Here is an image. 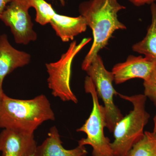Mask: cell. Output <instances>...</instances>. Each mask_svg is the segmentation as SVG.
Masks as SVG:
<instances>
[{
	"instance_id": "cell-1",
	"label": "cell",
	"mask_w": 156,
	"mask_h": 156,
	"mask_svg": "<svg viewBox=\"0 0 156 156\" xmlns=\"http://www.w3.org/2000/svg\"><path fill=\"white\" fill-rule=\"evenodd\" d=\"M126 9L118 0H88L80 4V15L92 30L93 38L92 46L82 63L83 70L86 71L99 51L108 44L115 31L126 29V26L118 19V13Z\"/></svg>"
},
{
	"instance_id": "cell-2",
	"label": "cell",
	"mask_w": 156,
	"mask_h": 156,
	"mask_svg": "<svg viewBox=\"0 0 156 156\" xmlns=\"http://www.w3.org/2000/svg\"><path fill=\"white\" fill-rule=\"evenodd\" d=\"M55 119L51 104L44 95L25 100L5 94L0 103V128L34 133L45 122Z\"/></svg>"
},
{
	"instance_id": "cell-3",
	"label": "cell",
	"mask_w": 156,
	"mask_h": 156,
	"mask_svg": "<svg viewBox=\"0 0 156 156\" xmlns=\"http://www.w3.org/2000/svg\"><path fill=\"white\" fill-rule=\"evenodd\" d=\"M123 99L133 104V109L116 124L114 140L111 147L114 156H126L133 146L144 135V129L150 115L146 110V96L144 94L127 96L119 93Z\"/></svg>"
},
{
	"instance_id": "cell-4",
	"label": "cell",
	"mask_w": 156,
	"mask_h": 156,
	"mask_svg": "<svg viewBox=\"0 0 156 156\" xmlns=\"http://www.w3.org/2000/svg\"><path fill=\"white\" fill-rule=\"evenodd\" d=\"M85 92L92 96L93 106L91 114L86 122L77 132H84L86 138L78 141V145H89L92 147V156H114L110 140L105 136L104 128H106V114L104 106L100 105L95 86L88 76L84 82Z\"/></svg>"
},
{
	"instance_id": "cell-5",
	"label": "cell",
	"mask_w": 156,
	"mask_h": 156,
	"mask_svg": "<svg viewBox=\"0 0 156 156\" xmlns=\"http://www.w3.org/2000/svg\"><path fill=\"white\" fill-rule=\"evenodd\" d=\"M91 41V38H85L78 44L76 41H73L59 60L46 63L48 87L54 97H58L63 101L77 103V98L70 86L73 62L77 54Z\"/></svg>"
},
{
	"instance_id": "cell-6",
	"label": "cell",
	"mask_w": 156,
	"mask_h": 156,
	"mask_svg": "<svg viewBox=\"0 0 156 156\" xmlns=\"http://www.w3.org/2000/svg\"><path fill=\"white\" fill-rule=\"evenodd\" d=\"M86 72L95 86L98 96L103 101L106 114V128L112 133L116 124L124 117L114 102V96L118 95L119 93L113 86V75L105 68L102 58L98 54Z\"/></svg>"
},
{
	"instance_id": "cell-7",
	"label": "cell",
	"mask_w": 156,
	"mask_h": 156,
	"mask_svg": "<svg viewBox=\"0 0 156 156\" xmlns=\"http://www.w3.org/2000/svg\"><path fill=\"white\" fill-rule=\"evenodd\" d=\"M30 0H12L6 7L1 19L11 29L16 43L27 45L37 38L29 10Z\"/></svg>"
},
{
	"instance_id": "cell-8",
	"label": "cell",
	"mask_w": 156,
	"mask_h": 156,
	"mask_svg": "<svg viewBox=\"0 0 156 156\" xmlns=\"http://www.w3.org/2000/svg\"><path fill=\"white\" fill-rule=\"evenodd\" d=\"M37 146L34 133L3 129L0 133L2 156L34 155Z\"/></svg>"
},
{
	"instance_id": "cell-9",
	"label": "cell",
	"mask_w": 156,
	"mask_h": 156,
	"mask_svg": "<svg viewBox=\"0 0 156 156\" xmlns=\"http://www.w3.org/2000/svg\"><path fill=\"white\" fill-rule=\"evenodd\" d=\"M156 65L145 57L130 55L126 61L117 63L113 67L112 72L114 81L116 84H120L134 78L146 80Z\"/></svg>"
},
{
	"instance_id": "cell-10",
	"label": "cell",
	"mask_w": 156,
	"mask_h": 156,
	"mask_svg": "<svg viewBox=\"0 0 156 156\" xmlns=\"http://www.w3.org/2000/svg\"><path fill=\"white\" fill-rule=\"evenodd\" d=\"M30 54L20 51L10 44L5 34L0 36V81L13 71L27 65L30 62Z\"/></svg>"
},
{
	"instance_id": "cell-11",
	"label": "cell",
	"mask_w": 156,
	"mask_h": 156,
	"mask_svg": "<svg viewBox=\"0 0 156 156\" xmlns=\"http://www.w3.org/2000/svg\"><path fill=\"white\" fill-rule=\"evenodd\" d=\"M87 154L85 146L78 145L71 150L64 148L58 129L53 126L50 128L48 137L37 146L34 156H86Z\"/></svg>"
},
{
	"instance_id": "cell-12",
	"label": "cell",
	"mask_w": 156,
	"mask_h": 156,
	"mask_svg": "<svg viewBox=\"0 0 156 156\" xmlns=\"http://www.w3.org/2000/svg\"><path fill=\"white\" fill-rule=\"evenodd\" d=\"M50 24L63 42L73 41L75 37L86 31L88 27L86 20L81 15L71 17L56 13Z\"/></svg>"
},
{
	"instance_id": "cell-13",
	"label": "cell",
	"mask_w": 156,
	"mask_h": 156,
	"mask_svg": "<svg viewBox=\"0 0 156 156\" xmlns=\"http://www.w3.org/2000/svg\"><path fill=\"white\" fill-rule=\"evenodd\" d=\"M151 23L142 41L133 45L134 52L144 55V57L156 64V4H151Z\"/></svg>"
},
{
	"instance_id": "cell-14",
	"label": "cell",
	"mask_w": 156,
	"mask_h": 156,
	"mask_svg": "<svg viewBox=\"0 0 156 156\" xmlns=\"http://www.w3.org/2000/svg\"><path fill=\"white\" fill-rule=\"evenodd\" d=\"M126 156H156V136L153 132L144 131L142 138L133 146Z\"/></svg>"
},
{
	"instance_id": "cell-15",
	"label": "cell",
	"mask_w": 156,
	"mask_h": 156,
	"mask_svg": "<svg viewBox=\"0 0 156 156\" xmlns=\"http://www.w3.org/2000/svg\"><path fill=\"white\" fill-rule=\"evenodd\" d=\"M32 8L36 11V21L41 25L50 23L56 12L50 4L45 0H30Z\"/></svg>"
},
{
	"instance_id": "cell-16",
	"label": "cell",
	"mask_w": 156,
	"mask_h": 156,
	"mask_svg": "<svg viewBox=\"0 0 156 156\" xmlns=\"http://www.w3.org/2000/svg\"><path fill=\"white\" fill-rule=\"evenodd\" d=\"M144 95L153 101L156 107V65L147 80L144 81Z\"/></svg>"
},
{
	"instance_id": "cell-17",
	"label": "cell",
	"mask_w": 156,
	"mask_h": 156,
	"mask_svg": "<svg viewBox=\"0 0 156 156\" xmlns=\"http://www.w3.org/2000/svg\"><path fill=\"white\" fill-rule=\"evenodd\" d=\"M134 6L136 7L144 5H151L155 3L156 0H128Z\"/></svg>"
},
{
	"instance_id": "cell-18",
	"label": "cell",
	"mask_w": 156,
	"mask_h": 156,
	"mask_svg": "<svg viewBox=\"0 0 156 156\" xmlns=\"http://www.w3.org/2000/svg\"><path fill=\"white\" fill-rule=\"evenodd\" d=\"M12 0H0V19L2 14L5 9L7 5Z\"/></svg>"
},
{
	"instance_id": "cell-19",
	"label": "cell",
	"mask_w": 156,
	"mask_h": 156,
	"mask_svg": "<svg viewBox=\"0 0 156 156\" xmlns=\"http://www.w3.org/2000/svg\"><path fill=\"white\" fill-rule=\"evenodd\" d=\"M3 83L2 82L0 81V103H1V101H2L3 96H4V95L5 94L3 90Z\"/></svg>"
},
{
	"instance_id": "cell-20",
	"label": "cell",
	"mask_w": 156,
	"mask_h": 156,
	"mask_svg": "<svg viewBox=\"0 0 156 156\" xmlns=\"http://www.w3.org/2000/svg\"><path fill=\"white\" fill-rule=\"evenodd\" d=\"M154 127L153 133L156 136V114L154 117Z\"/></svg>"
},
{
	"instance_id": "cell-21",
	"label": "cell",
	"mask_w": 156,
	"mask_h": 156,
	"mask_svg": "<svg viewBox=\"0 0 156 156\" xmlns=\"http://www.w3.org/2000/svg\"><path fill=\"white\" fill-rule=\"evenodd\" d=\"M59 2H60V4L62 6H64L65 5L66 0H58Z\"/></svg>"
},
{
	"instance_id": "cell-22",
	"label": "cell",
	"mask_w": 156,
	"mask_h": 156,
	"mask_svg": "<svg viewBox=\"0 0 156 156\" xmlns=\"http://www.w3.org/2000/svg\"><path fill=\"white\" fill-rule=\"evenodd\" d=\"M34 156V155H32V156Z\"/></svg>"
},
{
	"instance_id": "cell-23",
	"label": "cell",
	"mask_w": 156,
	"mask_h": 156,
	"mask_svg": "<svg viewBox=\"0 0 156 156\" xmlns=\"http://www.w3.org/2000/svg\"><path fill=\"white\" fill-rule=\"evenodd\" d=\"M0 156H1V155H0Z\"/></svg>"
}]
</instances>
